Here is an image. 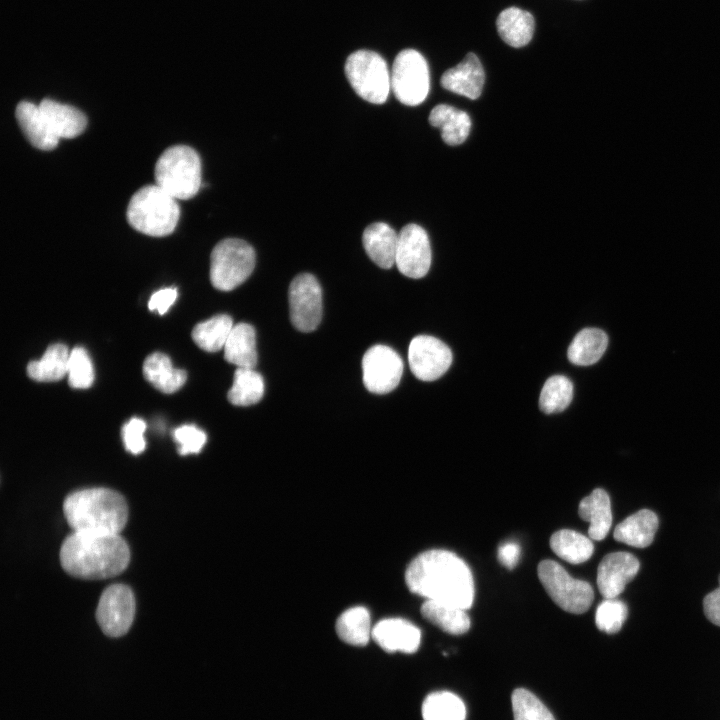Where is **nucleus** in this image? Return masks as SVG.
<instances>
[{"label":"nucleus","mask_w":720,"mask_h":720,"mask_svg":"<svg viewBox=\"0 0 720 720\" xmlns=\"http://www.w3.org/2000/svg\"><path fill=\"white\" fill-rule=\"evenodd\" d=\"M658 528L656 514L642 509L630 515L614 529V539L629 546L644 548L649 546Z\"/></svg>","instance_id":"nucleus-22"},{"label":"nucleus","mask_w":720,"mask_h":720,"mask_svg":"<svg viewBox=\"0 0 720 720\" xmlns=\"http://www.w3.org/2000/svg\"><path fill=\"white\" fill-rule=\"evenodd\" d=\"M129 560L128 544L119 534L73 532L60 549L63 569L82 579H105L120 574Z\"/></svg>","instance_id":"nucleus-2"},{"label":"nucleus","mask_w":720,"mask_h":720,"mask_svg":"<svg viewBox=\"0 0 720 720\" xmlns=\"http://www.w3.org/2000/svg\"><path fill=\"white\" fill-rule=\"evenodd\" d=\"M390 79L391 90L402 104L419 105L429 93L428 65L425 58L416 50L406 49L396 56Z\"/></svg>","instance_id":"nucleus-9"},{"label":"nucleus","mask_w":720,"mask_h":720,"mask_svg":"<svg viewBox=\"0 0 720 720\" xmlns=\"http://www.w3.org/2000/svg\"><path fill=\"white\" fill-rule=\"evenodd\" d=\"M146 423L140 418H131L122 428V438L126 449L132 454L144 451L146 441L144 432Z\"/></svg>","instance_id":"nucleus-40"},{"label":"nucleus","mask_w":720,"mask_h":720,"mask_svg":"<svg viewBox=\"0 0 720 720\" xmlns=\"http://www.w3.org/2000/svg\"><path fill=\"white\" fill-rule=\"evenodd\" d=\"M70 352L66 345H50L41 359L31 361L27 366L28 376L37 382H55L61 380L68 371Z\"/></svg>","instance_id":"nucleus-29"},{"label":"nucleus","mask_w":720,"mask_h":720,"mask_svg":"<svg viewBox=\"0 0 720 720\" xmlns=\"http://www.w3.org/2000/svg\"><path fill=\"white\" fill-rule=\"evenodd\" d=\"M573 398V384L563 375H554L546 380L539 397V407L545 414L565 410Z\"/></svg>","instance_id":"nucleus-35"},{"label":"nucleus","mask_w":720,"mask_h":720,"mask_svg":"<svg viewBox=\"0 0 720 720\" xmlns=\"http://www.w3.org/2000/svg\"><path fill=\"white\" fill-rule=\"evenodd\" d=\"M511 701L514 720H555L547 707L526 689H515Z\"/></svg>","instance_id":"nucleus-36"},{"label":"nucleus","mask_w":720,"mask_h":720,"mask_svg":"<svg viewBox=\"0 0 720 720\" xmlns=\"http://www.w3.org/2000/svg\"><path fill=\"white\" fill-rule=\"evenodd\" d=\"M408 589L427 600L469 609L474 601V580L468 565L453 552L425 551L405 572Z\"/></svg>","instance_id":"nucleus-1"},{"label":"nucleus","mask_w":720,"mask_h":720,"mask_svg":"<svg viewBox=\"0 0 720 720\" xmlns=\"http://www.w3.org/2000/svg\"><path fill=\"white\" fill-rule=\"evenodd\" d=\"M39 108L58 139L75 138L86 129V116L73 106L45 98L40 102Z\"/></svg>","instance_id":"nucleus-19"},{"label":"nucleus","mask_w":720,"mask_h":720,"mask_svg":"<svg viewBox=\"0 0 720 720\" xmlns=\"http://www.w3.org/2000/svg\"><path fill=\"white\" fill-rule=\"evenodd\" d=\"M362 370L366 389L372 393L386 394L398 386L403 373V362L395 350L379 344L365 352Z\"/></svg>","instance_id":"nucleus-12"},{"label":"nucleus","mask_w":720,"mask_h":720,"mask_svg":"<svg viewBox=\"0 0 720 720\" xmlns=\"http://www.w3.org/2000/svg\"><path fill=\"white\" fill-rule=\"evenodd\" d=\"M143 375L149 383L163 393L178 391L187 379L186 372L175 368L170 358L160 352H155L145 359Z\"/></svg>","instance_id":"nucleus-24"},{"label":"nucleus","mask_w":720,"mask_h":720,"mask_svg":"<svg viewBox=\"0 0 720 720\" xmlns=\"http://www.w3.org/2000/svg\"><path fill=\"white\" fill-rule=\"evenodd\" d=\"M15 117L21 131L33 147L43 151L57 147L59 139L51 131L39 105L21 101L16 106Z\"/></svg>","instance_id":"nucleus-18"},{"label":"nucleus","mask_w":720,"mask_h":720,"mask_svg":"<svg viewBox=\"0 0 720 720\" xmlns=\"http://www.w3.org/2000/svg\"><path fill=\"white\" fill-rule=\"evenodd\" d=\"M134 615L135 599L128 586L114 584L103 591L98 602L96 619L107 636L120 637L128 632Z\"/></svg>","instance_id":"nucleus-11"},{"label":"nucleus","mask_w":720,"mask_h":720,"mask_svg":"<svg viewBox=\"0 0 720 720\" xmlns=\"http://www.w3.org/2000/svg\"><path fill=\"white\" fill-rule=\"evenodd\" d=\"M256 255L253 247L239 238L218 242L210 256V280L214 288L230 291L253 272Z\"/></svg>","instance_id":"nucleus-6"},{"label":"nucleus","mask_w":720,"mask_h":720,"mask_svg":"<svg viewBox=\"0 0 720 720\" xmlns=\"http://www.w3.org/2000/svg\"><path fill=\"white\" fill-rule=\"evenodd\" d=\"M422 717L423 720H465L466 707L454 693L433 692L422 704Z\"/></svg>","instance_id":"nucleus-34"},{"label":"nucleus","mask_w":720,"mask_h":720,"mask_svg":"<svg viewBox=\"0 0 720 720\" xmlns=\"http://www.w3.org/2000/svg\"><path fill=\"white\" fill-rule=\"evenodd\" d=\"M346 77L362 99L372 104L384 103L391 90L390 73L385 60L377 53L359 50L345 63Z\"/></svg>","instance_id":"nucleus-7"},{"label":"nucleus","mask_w":720,"mask_h":720,"mask_svg":"<svg viewBox=\"0 0 720 720\" xmlns=\"http://www.w3.org/2000/svg\"><path fill=\"white\" fill-rule=\"evenodd\" d=\"M537 573L547 594L564 611L582 614L590 608L594 592L588 582L573 578L553 560L541 561Z\"/></svg>","instance_id":"nucleus-8"},{"label":"nucleus","mask_w":720,"mask_h":720,"mask_svg":"<svg viewBox=\"0 0 720 720\" xmlns=\"http://www.w3.org/2000/svg\"><path fill=\"white\" fill-rule=\"evenodd\" d=\"M484 81V69L474 53H468L460 63L446 70L441 77L443 88L472 100L481 95Z\"/></svg>","instance_id":"nucleus-17"},{"label":"nucleus","mask_w":720,"mask_h":720,"mask_svg":"<svg viewBox=\"0 0 720 720\" xmlns=\"http://www.w3.org/2000/svg\"><path fill=\"white\" fill-rule=\"evenodd\" d=\"M627 615L628 609L624 602L617 598L604 599L597 607L595 623L599 630L614 634L622 628Z\"/></svg>","instance_id":"nucleus-38"},{"label":"nucleus","mask_w":720,"mask_h":720,"mask_svg":"<svg viewBox=\"0 0 720 720\" xmlns=\"http://www.w3.org/2000/svg\"><path fill=\"white\" fill-rule=\"evenodd\" d=\"M423 618L446 633L461 635L470 628V618L465 609L434 600H426L421 606Z\"/></svg>","instance_id":"nucleus-28"},{"label":"nucleus","mask_w":720,"mask_h":720,"mask_svg":"<svg viewBox=\"0 0 720 720\" xmlns=\"http://www.w3.org/2000/svg\"><path fill=\"white\" fill-rule=\"evenodd\" d=\"M177 296L178 291L175 287L160 289L151 295L148 301V308L151 311H157L160 315H163L176 301Z\"/></svg>","instance_id":"nucleus-41"},{"label":"nucleus","mask_w":720,"mask_h":720,"mask_svg":"<svg viewBox=\"0 0 720 720\" xmlns=\"http://www.w3.org/2000/svg\"><path fill=\"white\" fill-rule=\"evenodd\" d=\"M264 390V380L254 368H237L227 397L235 406H250L261 400Z\"/></svg>","instance_id":"nucleus-33"},{"label":"nucleus","mask_w":720,"mask_h":720,"mask_svg":"<svg viewBox=\"0 0 720 720\" xmlns=\"http://www.w3.org/2000/svg\"><path fill=\"white\" fill-rule=\"evenodd\" d=\"M126 216L128 223L140 233L164 237L176 228L180 209L177 200L157 184L147 185L133 194Z\"/></svg>","instance_id":"nucleus-4"},{"label":"nucleus","mask_w":720,"mask_h":720,"mask_svg":"<svg viewBox=\"0 0 720 720\" xmlns=\"http://www.w3.org/2000/svg\"><path fill=\"white\" fill-rule=\"evenodd\" d=\"M156 184L176 200L194 197L201 188V160L186 145H174L160 155L155 165Z\"/></svg>","instance_id":"nucleus-5"},{"label":"nucleus","mask_w":720,"mask_h":720,"mask_svg":"<svg viewBox=\"0 0 720 720\" xmlns=\"http://www.w3.org/2000/svg\"><path fill=\"white\" fill-rule=\"evenodd\" d=\"M408 362L417 379L430 382L440 378L449 369L452 352L440 339L418 335L409 344Z\"/></svg>","instance_id":"nucleus-13"},{"label":"nucleus","mask_w":720,"mask_h":720,"mask_svg":"<svg viewBox=\"0 0 720 720\" xmlns=\"http://www.w3.org/2000/svg\"><path fill=\"white\" fill-rule=\"evenodd\" d=\"M67 375L69 385L74 389H86L92 385L93 364L84 348L75 347L70 351Z\"/></svg>","instance_id":"nucleus-37"},{"label":"nucleus","mask_w":720,"mask_h":720,"mask_svg":"<svg viewBox=\"0 0 720 720\" xmlns=\"http://www.w3.org/2000/svg\"><path fill=\"white\" fill-rule=\"evenodd\" d=\"M372 639L386 652L414 653L421 642V631L401 618L379 621L372 629Z\"/></svg>","instance_id":"nucleus-16"},{"label":"nucleus","mask_w":720,"mask_h":720,"mask_svg":"<svg viewBox=\"0 0 720 720\" xmlns=\"http://www.w3.org/2000/svg\"><path fill=\"white\" fill-rule=\"evenodd\" d=\"M578 514L582 520L589 522L588 536L592 540L604 539L612 524L610 498L607 492L597 488L585 498L578 507Z\"/></svg>","instance_id":"nucleus-21"},{"label":"nucleus","mask_w":720,"mask_h":720,"mask_svg":"<svg viewBox=\"0 0 720 720\" xmlns=\"http://www.w3.org/2000/svg\"><path fill=\"white\" fill-rule=\"evenodd\" d=\"M550 547L559 558L571 564L587 561L594 551L590 537L569 529L555 532L550 538Z\"/></svg>","instance_id":"nucleus-31"},{"label":"nucleus","mask_w":720,"mask_h":720,"mask_svg":"<svg viewBox=\"0 0 720 720\" xmlns=\"http://www.w3.org/2000/svg\"><path fill=\"white\" fill-rule=\"evenodd\" d=\"M640 563L628 552H612L604 556L597 569V586L604 599L617 598L636 576Z\"/></svg>","instance_id":"nucleus-15"},{"label":"nucleus","mask_w":720,"mask_h":720,"mask_svg":"<svg viewBox=\"0 0 720 720\" xmlns=\"http://www.w3.org/2000/svg\"><path fill=\"white\" fill-rule=\"evenodd\" d=\"M608 345L606 333L597 328H585L573 338L567 350L568 360L578 366L596 363Z\"/></svg>","instance_id":"nucleus-27"},{"label":"nucleus","mask_w":720,"mask_h":720,"mask_svg":"<svg viewBox=\"0 0 720 720\" xmlns=\"http://www.w3.org/2000/svg\"><path fill=\"white\" fill-rule=\"evenodd\" d=\"M233 327L229 315L219 314L198 323L192 330V339L202 350L217 352L224 348Z\"/></svg>","instance_id":"nucleus-32"},{"label":"nucleus","mask_w":720,"mask_h":720,"mask_svg":"<svg viewBox=\"0 0 720 720\" xmlns=\"http://www.w3.org/2000/svg\"><path fill=\"white\" fill-rule=\"evenodd\" d=\"M498 33L508 45L520 48L533 37L535 21L531 13L517 7L503 10L496 21Z\"/></svg>","instance_id":"nucleus-26"},{"label":"nucleus","mask_w":720,"mask_h":720,"mask_svg":"<svg viewBox=\"0 0 720 720\" xmlns=\"http://www.w3.org/2000/svg\"><path fill=\"white\" fill-rule=\"evenodd\" d=\"M290 318L301 332L315 330L322 318V290L310 273H301L291 282L288 292Z\"/></svg>","instance_id":"nucleus-10"},{"label":"nucleus","mask_w":720,"mask_h":720,"mask_svg":"<svg viewBox=\"0 0 720 720\" xmlns=\"http://www.w3.org/2000/svg\"><path fill=\"white\" fill-rule=\"evenodd\" d=\"M521 548L516 542H505L498 547L497 557L508 569H513L520 559Z\"/></svg>","instance_id":"nucleus-42"},{"label":"nucleus","mask_w":720,"mask_h":720,"mask_svg":"<svg viewBox=\"0 0 720 720\" xmlns=\"http://www.w3.org/2000/svg\"><path fill=\"white\" fill-rule=\"evenodd\" d=\"M703 609L706 617L713 624L720 626V575L719 587L705 596Z\"/></svg>","instance_id":"nucleus-43"},{"label":"nucleus","mask_w":720,"mask_h":720,"mask_svg":"<svg viewBox=\"0 0 720 720\" xmlns=\"http://www.w3.org/2000/svg\"><path fill=\"white\" fill-rule=\"evenodd\" d=\"M362 243L369 258L380 268L389 269L395 264L398 234L387 223L368 225Z\"/></svg>","instance_id":"nucleus-20"},{"label":"nucleus","mask_w":720,"mask_h":720,"mask_svg":"<svg viewBox=\"0 0 720 720\" xmlns=\"http://www.w3.org/2000/svg\"><path fill=\"white\" fill-rule=\"evenodd\" d=\"M74 532L119 534L128 518L125 498L108 488H88L69 494L63 504Z\"/></svg>","instance_id":"nucleus-3"},{"label":"nucleus","mask_w":720,"mask_h":720,"mask_svg":"<svg viewBox=\"0 0 720 720\" xmlns=\"http://www.w3.org/2000/svg\"><path fill=\"white\" fill-rule=\"evenodd\" d=\"M224 358L237 368H254L257 364L256 333L252 325H234L224 346Z\"/></svg>","instance_id":"nucleus-25"},{"label":"nucleus","mask_w":720,"mask_h":720,"mask_svg":"<svg viewBox=\"0 0 720 720\" xmlns=\"http://www.w3.org/2000/svg\"><path fill=\"white\" fill-rule=\"evenodd\" d=\"M173 435L178 443V452L181 455L199 453L207 440L205 432L191 424L176 428Z\"/></svg>","instance_id":"nucleus-39"},{"label":"nucleus","mask_w":720,"mask_h":720,"mask_svg":"<svg viewBox=\"0 0 720 720\" xmlns=\"http://www.w3.org/2000/svg\"><path fill=\"white\" fill-rule=\"evenodd\" d=\"M372 629L369 611L361 606L347 609L336 621L338 637L352 646H365L372 638Z\"/></svg>","instance_id":"nucleus-30"},{"label":"nucleus","mask_w":720,"mask_h":720,"mask_svg":"<svg viewBox=\"0 0 720 720\" xmlns=\"http://www.w3.org/2000/svg\"><path fill=\"white\" fill-rule=\"evenodd\" d=\"M432 126L441 129L443 141L448 145L462 144L468 137L471 129L469 115L451 105H436L429 114Z\"/></svg>","instance_id":"nucleus-23"},{"label":"nucleus","mask_w":720,"mask_h":720,"mask_svg":"<svg viewBox=\"0 0 720 720\" xmlns=\"http://www.w3.org/2000/svg\"><path fill=\"white\" fill-rule=\"evenodd\" d=\"M431 246L426 231L419 225H405L398 234L395 264L405 276L424 277L431 265Z\"/></svg>","instance_id":"nucleus-14"}]
</instances>
